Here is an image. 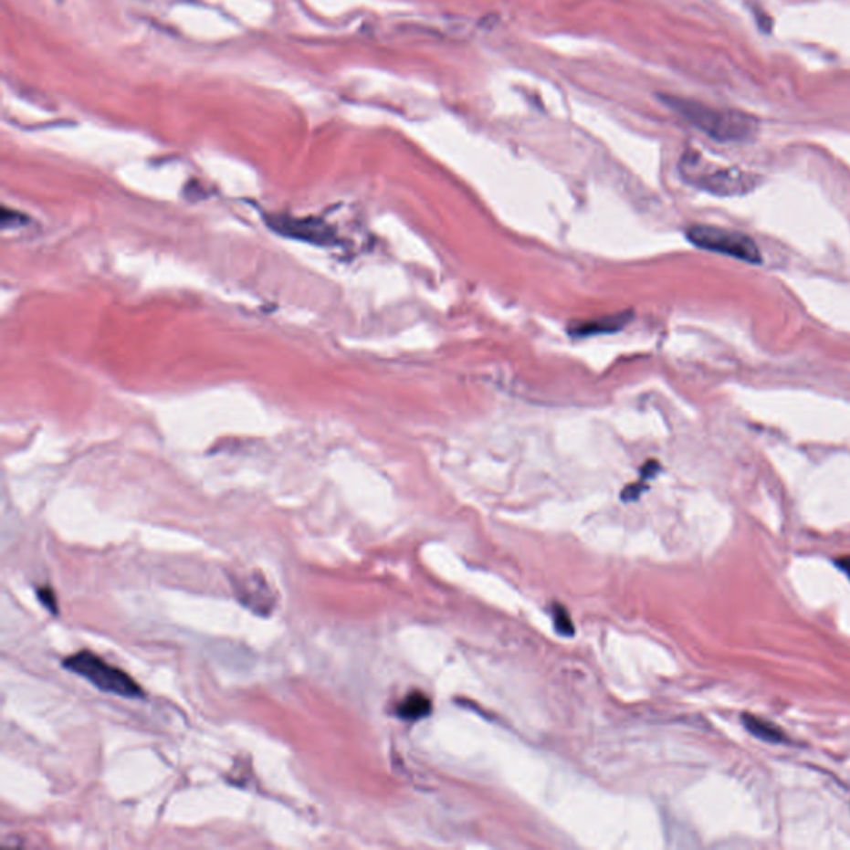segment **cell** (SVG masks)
Wrapping results in <instances>:
<instances>
[{
    "label": "cell",
    "instance_id": "11",
    "mask_svg": "<svg viewBox=\"0 0 850 850\" xmlns=\"http://www.w3.org/2000/svg\"><path fill=\"white\" fill-rule=\"evenodd\" d=\"M37 596L40 603L44 604L48 612L57 614L58 608H57L56 594L50 588H40L37 590Z\"/></svg>",
    "mask_w": 850,
    "mask_h": 850
},
{
    "label": "cell",
    "instance_id": "7",
    "mask_svg": "<svg viewBox=\"0 0 850 850\" xmlns=\"http://www.w3.org/2000/svg\"><path fill=\"white\" fill-rule=\"evenodd\" d=\"M742 724L754 738L766 742H784L786 734L772 722L764 721L752 714H742Z\"/></svg>",
    "mask_w": 850,
    "mask_h": 850
},
{
    "label": "cell",
    "instance_id": "9",
    "mask_svg": "<svg viewBox=\"0 0 850 850\" xmlns=\"http://www.w3.org/2000/svg\"><path fill=\"white\" fill-rule=\"evenodd\" d=\"M658 464L653 462V460L643 467V474H641L640 482H636V484L630 485L628 488H624V492H623V500H636V498L640 497L641 492L645 490V488H643V484H645L648 478L655 476V474L658 472Z\"/></svg>",
    "mask_w": 850,
    "mask_h": 850
},
{
    "label": "cell",
    "instance_id": "8",
    "mask_svg": "<svg viewBox=\"0 0 850 850\" xmlns=\"http://www.w3.org/2000/svg\"><path fill=\"white\" fill-rule=\"evenodd\" d=\"M430 711H432L430 699L427 696L422 695V693H412V695L407 696L403 703L399 704V708H397L399 718L407 719V721L422 719V718L429 716Z\"/></svg>",
    "mask_w": 850,
    "mask_h": 850
},
{
    "label": "cell",
    "instance_id": "6",
    "mask_svg": "<svg viewBox=\"0 0 850 850\" xmlns=\"http://www.w3.org/2000/svg\"><path fill=\"white\" fill-rule=\"evenodd\" d=\"M630 314H614V316H606L602 320H586V322H578L576 326L570 328V332L573 336H593V334H603V332H613V331L622 330L623 326L630 320Z\"/></svg>",
    "mask_w": 850,
    "mask_h": 850
},
{
    "label": "cell",
    "instance_id": "10",
    "mask_svg": "<svg viewBox=\"0 0 850 850\" xmlns=\"http://www.w3.org/2000/svg\"><path fill=\"white\" fill-rule=\"evenodd\" d=\"M553 622H555V626H557L558 633L565 635V636H572L575 633V628H573V623H572V618L568 614L567 608L563 606H555L553 610Z\"/></svg>",
    "mask_w": 850,
    "mask_h": 850
},
{
    "label": "cell",
    "instance_id": "3",
    "mask_svg": "<svg viewBox=\"0 0 850 850\" xmlns=\"http://www.w3.org/2000/svg\"><path fill=\"white\" fill-rule=\"evenodd\" d=\"M64 667L72 671L74 675L85 677L103 693H110V695L121 696L129 699L145 698L143 689L127 673L105 663L103 659L89 651H80L64 659Z\"/></svg>",
    "mask_w": 850,
    "mask_h": 850
},
{
    "label": "cell",
    "instance_id": "12",
    "mask_svg": "<svg viewBox=\"0 0 850 850\" xmlns=\"http://www.w3.org/2000/svg\"><path fill=\"white\" fill-rule=\"evenodd\" d=\"M835 565L841 568L842 572L850 578V557L839 558V560L835 561Z\"/></svg>",
    "mask_w": 850,
    "mask_h": 850
},
{
    "label": "cell",
    "instance_id": "2",
    "mask_svg": "<svg viewBox=\"0 0 850 850\" xmlns=\"http://www.w3.org/2000/svg\"><path fill=\"white\" fill-rule=\"evenodd\" d=\"M671 109L685 117L696 129L701 130L706 135L718 140V142H744L754 135L758 129L756 120L734 110H718L706 107L696 101L683 100V99H666Z\"/></svg>",
    "mask_w": 850,
    "mask_h": 850
},
{
    "label": "cell",
    "instance_id": "1",
    "mask_svg": "<svg viewBox=\"0 0 850 850\" xmlns=\"http://www.w3.org/2000/svg\"><path fill=\"white\" fill-rule=\"evenodd\" d=\"M679 170L687 184L718 196H742L759 184L756 174L736 166L716 165L695 152L683 156Z\"/></svg>",
    "mask_w": 850,
    "mask_h": 850
},
{
    "label": "cell",
    "instance_id": "5",
    "mask_svg": "<svg viewBox=\"0 0 850 850\" xmlns=\"http://www.w3.org/2000/svg\"><path fill=\"white\" fill-rule=\"evenodd\" d=\"M275 228L283 235H289L294 238L306 239L311 243L326 245L332 241L331 229L322 221L314 220H275Z\"/></svg>",
    "mask_w": 850,
    "mask_h": 850
},
{
    "label": "cell",
    "instance_id": "4",
    "mask_svg": "<svg viewBox=\"0 0 850 850\" xmlns=\"http://www.w3.org/2000/svg\"><path fill=\"white\" fill-rule=\"evenodd\" d=\"M686 236L696 247H701L706 251L736 257L752 265L762 261L756 241L740 231L709 225H695L686 229Z\"/></svg>",
    "mask_w": 850,
    "mask_h": 850
}]
</instances>
